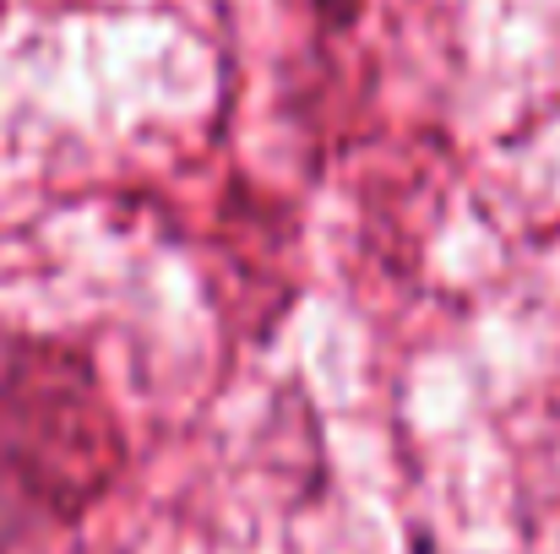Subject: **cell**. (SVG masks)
Returning a JSON list of instances; mask_svg holds the SVG:
<instances>
[{"mask_svg": "<svg viewBox=\"0 0 560 554\" xmlns=\"http://www.w3.org/2000/svg\"><path fill=\"white\" fill-rule=\"evenodd\" d=\"M126 435L98 369L66 338H0V500L71 528L120 479Z\"/></svg>", "mask_w": 560, "mask_h": 554, "instance_id": "obj_1", "label": "cell"}]
</instances>
